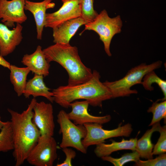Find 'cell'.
<instances>
[{
	"mask_svg": "<svg viewBox=\"0 0 166 166\" xmlns=\"http://www.w3.org/2000/svg\"><path fill=\"white\" fill-rule=\"evenodd\" d=\"M57 142L52 136L41 135L26 160L35 166H52L57 158Z\"/></svg>",
	"mask_w": 166,
	"mask_h": 166,
	"instance_id": "cell-7",
	"label": "cell"
},
{
	"mask_svg": "<svg viewBox=\"0 0 166 166\" xmlns=\"http://www.w3.org/2000/svg\"><path fill=\"white\" fill-rule=\"evenodd\" d=\"M6 123V122H3L1 120V117L0 116V130L2 128Z\"/></svg>",
	"mask_w": 166,
	"mask_h": 166,
	"instance_id": "cell-30",
	"label": "cell"
},
{
	"mask_svg": "<svg viewBox=\"0 0 166 166\" xmlns=\"http://www.w3.org/2000/svg\"><path fill=\"white\" fill-rule=\"evenodd\" d=\"M140 158L139 154L135 150L132 152L125 153L118 158H114L109 156L102 157L101 158L103 160L111 163L115 166H122L129 162H136L140 160Z\"/></svg>",
	"mask_w": 166,
	"mask_h": 166,
	"instance_id": "cell-24",
	"label": "cell"
},
{
	"mask_svg": "<svg viewBox=\"0 0 166 166\" xmlns=\"http://www.w3.org/2000/svg\"><path fill=\"white\" fill-rule=\"evenodd\" d=\"M134 165L137 166H165L166 154L165 153L161 154L154 159L153 158L146 160H139L135 162Z\"/></svg>",
	"mask_w": 166,
	"mask_h": 166,
	"instance_id": "cell-27",
	"label": "cell"
},
{
	"mask_svg": "<svg viewBox=\"0 0 166 166\" xmlns=\"http://www.w3.org/2000/svg\"><path fill=\"white\" fill-rule=\"evenodd\" d=\"M43 78L42 75L34 74V77L27 82L23 93L26 98H29L30 96L34 98L42 96L53 102V93L50 91V89L45 85Z\"/></svg>",
	"mask_w": 166,
	"mask_h": 166,
	"instance_id": "cell-17",
	"label": "cell"
},
{
	"mask_svg": "<svg viewBox=\"0 0 166 166\" xmlns=\"http://www.w3.org/2000/svg\"><path fill=\"white\" fill-rule=\"evenodd\" d=\"M142 85L146 90L151 91L154 89L152 86L154 83H156L160 88L163 93L164 97L161 99L162 101L166 99V81L159 77L155 73L154 70L151 71L147 73L144 77Z\"/></svg>",
	"mask_w": 166,
	"mask_h": 166,
	"instance_id": "cell-22",
	"label": "cell"
},
{
	"mask_svg": "<svg viewBox=\"0 0 166 166\" xmlns=\"http://www.w3.org/2000/svg\"><path fill=\"white\" fill-rule=\"evenodd\" d=\"M14 144L10 121H7L0 132V152L13 150Z\"/></svg>",
	"mask_w": 166,
	"mask_h": 166,
	"instance_id": "cell-21",
	"label": "cell"
},
{
	"mask_svg": "<svg viewBox=\"0 0 166 166\" xmlns=\"http://www.w3.org/2000/svg\"><path fill=\"white\" fill-rule=\"evenodd\" d=\"M23 27L17 24L12 30L0 23V55L5 57L12 53L23 39Z\"/></svg>",
	"mask_w": 166,
	"mask_h": 166,
	"instance_id": "cell-13",
	"label": "cell"
},
{
	"mask_svg": "<svg viewBox=\"0 0 166 166\" xmlns=\"http://www.w3.org/2000/svg\"><path fill=\"white\" fill-rule=\"evenodd\" d=\"M62 149L65 153V158L64 161L60 164H57V166H72V160L76 156V153L75 151L69 147H66Z\"/></svg>",
	"mask_w": 166,
	"mask_h": 166,
	"instance_id": "cell-28",
	"label": "cell"
},
{
	"mask_svg": "<svg viewBox=\"0 0 166 166\" xmlns=\"http://www.w3.org/2000/svg\"><path fill=\"white\" fill-rule=\"evenodd\" d=\"M87 100L75 101L70 104L71 111L67 113L69 118L76 124L82 125L87 123H97L103 124L109 122L111 119V116L107 115L97 116L91 115L88 111L89 105Z\"/></svg>",
	"mask_w": 166,
	"mask_h": 166,
	"instance_id": "cell-12",
	"label": "cell"
},
{
	"mask_svg": "<svg viewBox=\"0 0 166 166\" xmlns=\"http://www.w3.org/2000/svg\"><path fill=\"white\" fill-rule=\"evenodd\" d=\"M26 0H0V19L8 27H15V23L21 24L27 17L24 12Z\"/></svg>",
	"mask_w": 166,
	"mask_h": 166,
	"instance_id": "cell-9",
	"label": "cell"
},
{
	"mask_svg": "<svg viewBox=\"0 0 166 166\" xmlns=\"http://www.w3.org/2000/svg\"><path fill=\"white\" fill-rule=\"evenodd\" d=\"M152 126V128L148 130L136 141L135 151L142 158L149 159L153 158L152 151L154 145L151 141V136L154 132L158 131L161 125L160 122H158Z\"/></svg>",
	"mask_w": 166,
	"mask_h": 166,
	"instance_id": "cell-19",
	"label": "cell"
},
{
	"mask_svg": "<svg viewBox=\"0 0 166 166\" xmlns=\"http://www.w3.org/2000/svg\"><path fill=\"white\" fill-rule=\"evenodd\" d=\"M9 69L10 81L18 96L20 97L23 94L27 83V76L30 71L26 67H19L12 65Z\"/></svg>",
	"mask_w": 166,
	"mask_h": 166,
	"instance_id": "cell-20",
	"label": "cell"
},
{
	"mask_svg": "<svg viewBox=\"0 0 166 166\" xmlns=\"http://www.w3.org/2000/svg\"><path fill=\"white\" fill-rule=\"evenodd\" d=\"M52 0H44L39 2H34L26 0L24 9L33 14L36 23L37 39L41 40L44 27L45 24L46 10L53 8L55 5Z\"/></svg>",
	"mask_w": 166,
	"mask_h": 166,
	"instance_id": "cell-15",
	"label": "cell"
},
{
	"mask_svg": "<svg viewBox=\"0 0 166 166\" xmlns=\"http://www.w3.org/2000/svg\"><path fill=\"white\" fill-rule=\"evenodd\" d=\"M100 77L99 73L94 70L91 78L84 83L59 86L52 91L53 101L68 109L74 101L84 99L93 106L101 107L102 102L112 98V96L109 88L100 81Z\"/></svg>",
	"mask_w": 166,
	"mask_h": 166,
	"instance_id": "cell-2",
	"label": "cell"
},
{
	"mask_svg": "<svg viewBox=\"0 0 166 166\" xmlns=\"http://www.w3.org/2000/svg\"><path fill=\"white\" fill-rule=\"evenodd\" d=\"M36 101L35 98H33L27 109L21 113L7 109L11 116L14 144L13 155L15 166L23 164L41 136L32 121L33 108Z\"/></svg>",
	"mask_w": 166,
	"mask_h": 166,
	"instance_id": "cell-1",
	"label": "cell"
},
{
	"mask_svg": "<svg viewBox=\"0 0 166 166\" xmlns=\"http://www.w3.org/2000/svg\"><path fill=\"white\" fill-rule=\"evenodd\" d=\"M88 22L81 16L65 21L53 29L55 43L69 44L80 27Z\"/></svg>",
	"mask_w": 166,
	"mask_h": 166,
	"instance_id": "cell-14",
	"label": "cell"
},
{
	"mask_svg": "<svg viewBox=\"0 0 166 166\" xmlns=\"http://www.w3.org/2000/svg\"><path fill=\"white\" fill-rule=\"evenodd\" d=\"M160 136L154 146L152 151L153 155H159L166 152V126H160L158 131Z\"/></svg>",
	"mask_w": 166,
	"mask_h": 166,
	"instance_id": "cell-26",
	"label": "cell"
},
{
	"mask_svg": "<svg viewBox=\"0 0 166 166\" xmlns=\"http://www.w3.org/2000/svg\"><path fill=\"white\" fill-rule=\"evenodd\" d=\"M83 125L86 129L87 133L82 142L86 149L90 146L104 143L108 139L129 137L133 130L132 125L129 123L122 126L120 124L116 128L109 130L103 129L102 124L97 123H87Z\"/></svg>",
	"mask_w": 166,
	"mask_h": 166,
	"instance_id": "cell-8",
	"label": "cell"
},
{
	"mask_svg": "<svg viewBox=\"0 0 166 166\" xmlns=\"http://www.w3.org/2000/svg\"><path fill=\"white\" fill-rule=\"evenodd\" d=\"M162 62L158 61L149 65L142 63L132 68L122 78L118 80L109 81L103 83L110 90L112 98L128 97L138 91L131 89L135 85L142 84L144 76L148 72L160 68Z\"/></svg>",
	"mask_w": 166,
	"mask_h": 166,
	"instance_id": "cell-4",
	"label": "cell"
},
{
	"mask_svg": "<svg viewBox=\"0 0 166 166\" xmlns=\"http://www.w3.org/2000/svg\"><path fill=\"white\" fill-rule=\"evenodd\" d=\"M33 111L32 121L39 131L41 135L53 136L55 124L52 105L43 101H37L34 105Z\"/></svg>",
	"mask_w": 166,
	"mask_h": 166,
	"instance_id": "cell-11",
	"label": "cell"
},
{
	"mask_svg": "<svg viewBox=\"0 0 166 166\" xmlns=\"http://www.w3.org/2000/svg\"><path fill=\"white\" fill-rule=\"evenodd\" d=\"M61 1L62 5L58 10L46 13L45 27L53 29L65 21L81 16V0Z\"/></svg>",
	"mask_w": 166,
	"mask_h": 166,
	"instance_id": "cell-10",
	"label": "cell"
},
{
	"mask_svg": "<svg viewBox=\"0 0 166 166\" xmlns=\"http://www.w3.org/2000/svg\"><path fill=\"white\" fill-rule=\"evenodd\" d=\"M10 65L9 62L6 61L3 57L0 55V65L9 69Z\"/></svg>",
	"mask_w": 166,
	"mask_h": 166,
	"instance_id": "cell-29",
	"label": "cell"
},
{
	"mask_svg": "<svg viewBox=\"0 0 166 166\" xmlns=\"http://www.w3.org/2000/svg\"><path fill=\"white\" fill-rule=\"evenodd\" d=\"M93 2V0H81V16L88 23L93 21L98 14L94 9Z\"/></svg>",
	"mask_w": 166,
	"mask_h": 166,
	"instance_id": "cell-25",
	"label": "cell"
},
{
	"mask_svg": "<svg viewBox=\"0 0 166 166\" xmlns=\"http://www.w3.org/2000/svg\"><path fill=\"white\" fill-rule=\"evenodd\" d=\"M148 113H151L153 117L149 126L160 122L164 119L166 121V101H163L160 102L157 101L154 102L147 110Z\"/></svg>",
	"mask_w": 166,
	"mask_h": 166,
	"instance_id": "cell-23",
	"label": "cell"
},
{
	"mask_svg": "<svg viewBox=\"0 0 166 166\" xmlns=\"http://www.w3.org/2000/svg\"><path fill=\"white\" fill-rule=\"evenodd\" d=\"M85 25V29L80 35L86 30H93L97 33L104 44L106 53L109 56H111L110 47L112 40L115 34L120 33L121 31L122 22L120 16L111 18L106 10H104L98 14L93 21Z\"/></svg>",
	"mask_w": 166,
	"mask_h": 166,
	"instance_id": "cell-5",
	"label": "cell"
},
{
	"mask_svg": "<svg viewBox=\"0 0 166 166\" xmlns=\"http://www.w3.org/2000/svg\"><path fill=\"white\" fill-rule=\"evenodd\" d=\"M21 62L34 74L45 77L49 74L50 62L46 59L42 47L39 45L32 53L24 55Z\"/></svg>",
	"mask_w": 166,
	"mask_h": 166,
	"instance_id": "cell-16",
	"label": "cell"
},
{
	"mask_svg": "<svg viewBox=\"0 0 166 166\" xmlns=\"http://www.w3.org/2000/svg\"><path fill=\"white\" fill-rule=\"evenodd\" d=\"M57 121L60 126L59 133L62 134L60 147L73 148L84 154L87 149L83 146L82 141L85 136L87 130L84 125L76 124L68 117L67 113L61 110L57 115Z\"/></svg>",
	"mask_w": 166,
	"mask_h": 166,
	"instance_id": "cell-6",
	"label": "cell"
},
{
	"mask_svg": "<svg viewBox=\"0 0 166 166\" xmlns=\"http://www.w3.org/2000/svg\"><path fill=\"white\" fill-rule=\"evenodd\" d=\"M43 51L48 62H56L66 70L69 75L68 85H79L91 77L92 70L82 62L76 46L69 43H55Z\"/></svg>",
	"mask_w": 166,
	"mask_h": 166,
	"instance_id": "cell-3",
	"label": "cell"
},
{
	"mask_svg": "<svg viewBox=\"0 0 166 166\" xmlns=\"http://www.w3.org/2000/svg\"><path fill=\"white\" fill-rule=\"evenodd\" d=\"M137 140V138L129 140L123 138L120 142L112 140L110 144L102 143L96 145L94 152L97 157L101 158L109 156L113 152L117 151L127 149L135 151Z\"/></svg>",
	"mask_w": 166,
	"mask_h": 166,
	"instance_id": "cell-18",
	"label": "cell"
}]
</instances>
